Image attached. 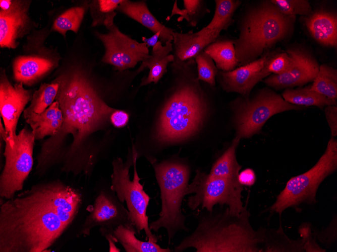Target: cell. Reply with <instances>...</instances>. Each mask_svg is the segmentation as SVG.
<instances>
[{
	"mask_svg": "<svg viewBox=\"0 0 337 252\" xmlns=\"http://www.w3.org/2000/svg\"><path fill=\"white\" fill-rule=\"evenodd\" d=\"M294 18L283 14L270 1L248 10L234 41L238 65L252 62L269 51L288 34Z\"/></svg>",
	"mask_w": 337,
	"mask_h": 252,
	"instance_id": "277c9868",
	"label": "cell"
},
{
	"mask_svg": "<svg viewBox=\"0 0 337 252\" xmlns=\"http://www.w3.org/2000/svg\"><path fill=\"white\" fill-rule=\"evenodd\" d=\"M250 215L246 206L239 216L232 215L228 207L221 213L209 212L174 250L193 247L197 252L263 251L266 229H253Z\"/></svg>",
	"mask_w": 337,
	"mask_h": 252,
	"instance_id": "3957f363",
	"label": "cell"
},
{
	"mask_svg": "<svg viewBox=\"0 0 337 252\" xmlns=\"http://www.w3.org/2000/svg\"><path fill=\"white\" fill-rule=\"evenodd\" d=\"M243 190L238 181L213 177L197 171L186 191V195L194 194L188 198L187 204L192 210L200 207L208 212L213 211L215 205H226L232 215L239 216L244 208Z\"/></svg>",
	"mask_w": 337,
	"mask_h": 252,
	"instance_id": "9c48e42d",
	"label": "cell"
},
{
	"mask_svg": "<svg viewBox=\"0 0 337 252\" xmlns=\"http://www.w3.org/2000/svg\"><path fill=\"white\" fill-rule=\"evenodd\" d=\"M30 125L35 140L57 134L63 123V116L59 103L54 101L40 114L31 113L25 118Z\"/></svg>",
	"mask_w": 337,
	"mask_h": 252,
	"instance_id": "7402d4cb",
	"label": "cell"
},
{
	"mask_svg": "<svg viewBox=\"0 0 337 252\" xmlns=\"http://www.w3.org/2000/svg\"><path fill=\"white\" fill-rule=\"evenodd\" d=\"M194 59L196 65L197 79L214 86L217 70L212 58L203 50L197 54Z\"/></svg>",
	"mask_w": 337,
	"mask_h": 252,
	"instance_id": "836d02e7",
	"label": "cell"
},
{
	"mask_svg": "<svg viewBox=\"0 0 337 252\" xmlns=\"http://www.w3.org/2000/svg\"><path fill=\"white\" fill-rule=\"evenodd\" d=\"M304 22L312 37L318 43L336 47L337 18L333 13L319 11L304 18Z\"/></svg>",
	"mask_w": 337,
	"mask_h": 252,
	"instance_id": "ffe728a7",
	"label": "cell"
},
{
	"mask_svg": "<svg viewBox=\"0 0 337 252\" xmlns=\"http://www.w3.org/2000/svg\"><path fill=\"white\" fill-rule=\"evenodd\" d=\"M238 179L242 185L250 186L253 185L256 181L255 174L253 170L247 169L239 174Z\"/></svg>",
	"mask_w": 337,
	"mask_h": 252,
	"instance_id": "ab89813d",
	"label": "cell"
},
{
	"mask_svg": "<svg viewBox=\"0 0 337 252\" xmlns=\"http://www.w3.org/2000/svg\"><path fill=\"white\" fill-rule=\"evenodd\" d=\"M154 169L160 188L161 209L159 218L149 224V228L156 232L165 228L170 243L178 231L188 230L181 206L189 185V170L184 164L172 161L156 164Z\"/></svg>",
	"mask_w": 337,
	"mask_h": 252,
	"instance_id": "8992f818",
	"label": "cell"
},
{
	"mask_svg": "<svg viewBox=\"0 0 337 252\" xmlns=\"http://www.w3.org/2000/svg\"><path fill=\"white\" fill-rule=\"evenodd\" d=\"M302 108L287 102L271 90L263 89L254 98H244L236 104V136L240 139L250 137L258 133L273 115Z\"/></svg>",
	"mask_w": 337,
	"mask_h": 252,
	"instance_id": "8fae6325",
	"label": "cell"
},
{
	"mask_svg": "<svg viewBox=\"0 0 337 252\" xmlns=\"http://www.w3.org/2000/svg\"><path fill=\"white\" fill-rule=\"evenodd\" d=\"M293 63L292 57L287 52H278L266 62L263 70L267 75L280 74L288 71Z\"/></svg>",
	"mask_w": 337,
	"mask_h": 252,
	"instance_id": "8d00e7d4",
	"label": "cell"
},
{
	"mask_svg": "<svg viewBox=\"0 0 337 252\" xmlns=\"http://www.w3.org/2000/svg\"><path fill=\"white\" fill-rule=\"evenodd\" d=\"M324 112L331 136L334 137L337 135V107L336 105L326 106Z\"/></svg>",
	"mask_w": 337,
	"mask_h": 252,
	"instance_id": "74e56055",
	"label": "cell"
},
{
	"mask_svg": "<svg viewBox=\"0 0 337 252\" xmlns=\"http://www.w3.org/2000/svg\"><path fill=\"white\" fill-rule=\"evenodd\" d=\"M278 52V50L268 51L247 64L228 72L220 71L219 75L222 88L226 91L238 93L245 99H248L254 87L267 76L263 70L265 63Z\"/></svg>",
	"mask_w": 337,
	"mask_h": 252,
	"instance_id": "2e32d148",
	"label": "cell"
},
{
	"mask_svg": "<svg viewBox=\"0 0 337 252\" xmlns=\"http://www.w3.org/2000/svg\"><path fill=\"white\" fill-rule=\"evenodd\" d=\"M240 140V138L235 137L230 147L213 164L209 175L238 181L241 166L237 161L236 150Z\"/></svg>",
	"mask_w": 337,
	"mask_h": 252,
	"instance_id": "4316f807",
	"label": "cell"
},
{
	"mask_svg": "<svg viewBox=\"0 0 337 252\" xmlns=\"http://www.w3.org/2000/svg\"><path fill=\"white\" fill-rule=\"evenodd\" d=\"M85 8L84 6L72 7L60 15L54 21L52 29L65 37L67 31L77 33L83 20Z\"/></svg>",
	"mask_w": 337,
	"mask_h": 252,
	"instance_id": "d6a6232c",
	"label": "cell"
},
{
	"mask_svg": "<svg viewBox=\"0 0 337 252\" xmlns=\"http://www.w3.org/2000/svg\"><path fill=\"white\" fill-rule=\"evenodd\" d=\"M304 238L291 240L279 229L265 231L263 251H303Z\"/></svg>",
	"mask_w": 337,
	"mask_h": 252,
	"instance_id": "f1b7e54d",
	"label": "cell"
},
{
	"mask_svg": "<svg viewBox=\"0 0 337 252\" xmlns=\"http://www.w3.org/2000/svg\"><path fill=\"white\" fill-rule=\"evenodd\" d=\"M107 29L106 33L95 32L105 49L102 58L103 63L122 71L135 67L149 57L148 47L144 42H139L122 32L115 24Z\"/></svg>",
	"mask_w": 337,
	"mask_h": 252,
	"instance_id": "7c38bea8",
	"label": "cell"
},
{
	"mask_svg": "<svg viewBox=\"0 0 337 252\" xmlns=\"http://www.w3.org/2000/svg\"><path fill=\"white\" fill-rule=\"evenodd\" d=\"M215 9L208 28L221 31L227 30L233 22V16L242 3L238 0H215Z\"/></svg>",
	"mask_w": 337,
	"mask_h": 252,
	"instance_id": "1f68e13d",
	"label": "cell"
},
{
	"mask_svg": "<svg viewBox=\"0 0 337 252\" xmlns=\"http://www.w3.org/2000/svg\"><path fill=\"white\" fill-rule=\"evenodd\" d=\"M53 63L41 57L20 56L13 65L14 77L18 82L31 83L51 70Z\"/></svg>",
	"mask_w": 337,
	"mask_h": 252,
	"instance_id": "cb8c5ba5",
	"label": "cell"
},
{
	"mask_svg": "<svg viewBox=\"0 0 337 252\" xmlns=\"http://www.w3.org/2000/svg\"><path fill=\"white\" fill-rule=\"evenodd\" d=\"M123 0H96L89 4L92 26L103 25L108 28L114 24L116 11Z\"/></svg>",
	"mask_w": 337,
	"mask_h": 252,
	"instance_id": "4dcf8cb0",
	"label": "cell"
},
{
	"mask_svg": "<svg viewBox=\"0 0 337 252\" xmlns=\"http://www.w3.org/2000/svg\"><path fill=\"white\" fill-rule=\"evenodd\" d=\"M337 169V140L331 138L324 153L307 172L290 179L277 196L270 211L280 215L289 207L316 203L317 190L322 181Z\"/></svg>",
	"mask_w": 337,
	"mask_h": 252,
	"instance_id": "ba28073f",
	"label": "cell"
},
{
	"mask_svg": "<svg viewBox=\"0 0 337 252\" xmlns=\"http://www.w3.org/2000/svg\"><path fill=\"white\" fill-rule=\"evenodd\" d=\"M56 79L59 89L55 101L59 103L64 121L57 134L42 145L37 158L45 163H52L61 157L62 146L69 134H72L73 140L64 152L65 160H71L86 150L88 136L115 110L101 98L83 70L75 68Z\"/></svg>",
	"mask_w": 337,
	"mask_h": 252,
	"instance_id": "7a4b0ae2",
	"label": "cell"
},
{
	"mask_svg": "<svg viewBox=\"0 0 337 252\" xmlns=\"http://www.w3.org/2000/svg\"><path fill=\"white\" fill-rule=\"evenodd\" d=\"M123 203L111 189L101 191L77 236L89 235L92 229L97 226L111 230L121 224L133 225L129 212Z\"/></svg>",
	"mask_w": 337,
	"mask_h": 252,
	"instance_id": "4fadbf2b",
	"label": "cell"
},
{
	"mask_svg": "<svg viewBox=\"0 0 337 252\" xmlns=\"http://www.w3.org/2000/svg\"><path fill=\"white\" fill-rule=\"evenodd\" d=\"M31 1H13L7 11H0V46L15 49L19 40L29 32L31 21L29 15Z\"/></svg>",
	"mask_w": 337,
	"mask_h": 252,
	"instance_id": "e0dca14e",
	"label": "cell"
},
{
	"mask_svg": "<svg viewBox=\"0 0 337 252\" xmlns=\"http://www.w3.org/2000/svg\"><path fill=\"white\" fill-rule=\"evenodd\" d=\"M220 32L206 26L197 32L182 33L174 31L172 33L174 61L182 62L194 59L208 45L215 41Z\"/></svg>",
	"mask_w": 337,
	"mask_h": 252,
	"instance_id": "ac0fdd59",
	"label": "cell"
},
{
	"mask_svg": "<svg viewBox=\"0 0 337 252\" xmlns=\"http://www.w3.org/2000/svg\"><path fill=\"white\" fill-rule=\"evenodd\" d=\"M100 232L109 233L115 242H119L127 252H170L169 248H163L156 242L143 241L135 236L137 231L133 225L121 224L113 229L100 228Z\"/></svg>",
	"mask_w": 337,
	"mask_h": 252,
	"instance_id": "603a6c76",
	"label": "cell"
},
{
	"mask_svg": "<svg viewBox=\"0 0 337 252\" xmlns=\"http://www.w3.org/2000/svg\"><path fill=\"white\" fill-rule=\"evenodd\" d=\"M203 51L212 58L216 67L222 71H232L239 64L234 41L231 40L217 39Z\"/></svg>",
	"mask_w": 337,
	"mask_h": 252,
	"instance_id": "d4e9b609",
	"label": "cell"
},
{
	"mask_svg": "<svg viewBox=\"0 0 337 252\" xmlns=\"http://www.w3.org/2000/svg\"><path fill=\"white\" fill-rule=\"evenodd\" d=\"M172 51V42H166L163 44L161 41H158L152 47L151 54L142 62L137 69V73L145 68L149 69L148 76L142 79L140 86L151 82L157 83L166 73L168 64L174 61Z\"/></svg>",
	"mask_w": 337,
	"mask_h": 252,
	"instance_id": "44dd1931",
	"label": "cell"
},
{
	"mask_svg": "<svg viewBox=\"0 0 337 252\" xmlns=\"http://www.w3.org/2000/svg\"><path fill=\"white\" fill-rule=\"evenodd\" d=\"M137 158L138 153L133 146L125 162L120 157L113 160L110 188L122 203L126 202L138 234L144 230L148 241L157 242L158 238L149 228L146 211L150 198L140 183L136 168Z\"/></svg>",
	"mask_w": 337,
	"mask_h": 252,
	"instance_id": "52a82bcc",
	"label": "cell"
},
{
	"mask_svg": "<svg viewBox=\"0 0 337 252\" xmlns=\"http://www.w3.org/2000/svg\"><path fill=\"white\" fill-rule=\"evenodd\" d=\"M198 80L196 78L181 81L165 102L156 134L160 142L184 140L198 129L207 110Z\"/></svg>",
	"mask_w": 337,
	"mask_h": 252,
	"instance_id": "5b68a950",
	"label": "cell"
},
{
	"mask_svg": "<svg viewBox=\"0 0 337 252\" xmlns=\"http://www.w3.org/2000/svg\"><path fill=\"white\" fill-rule=\"evenodd\" d=\"M161 33L158 32L156 34H154L153 36L149 38H146L145 37H142L143 42L146 43L147 46L149 48V47L154 46L157 42L158 41V39L160 36Z\"/></svg>",
	"mask_w": 337,
	"mask_h": 252,
	"instance_id": "60d3db41",
	"label": "cell"
},
{
	"mask_svg": "<svg viewBox=\"0 0 337 252\" xmlns=\"http://www.w3.org/2000/svg\"><path fill=\"white\" fill-rule=\"evenodd\" d=\"M59 89V83L57 79L50 83H42L34 92L30 105L24 111V118L32 113L40 114L45 111L54 102Z\"/></svg>",
	"mask_w": 337,
	"mask_h": 252,
	"instance_id": "83f0119b",
	"label": "cell"
},
{
	"mask_svg": "<svg viewBox=\"0 0 337 252\" xmlns=\"http://www.w3.org/2000/svg\"><path fill=\"white\" fill-rule=\"evenodd\" d=\"M203 2L200 0H184V9L180 10L177 6V1H175L171 17L179 15L180 17L178 20L185 19L192 26L195 27L197 23V17L201 11Z\"/></svg>",
	"mask_w": 337,
	"mask_h": 252,
	"instance_id": "d590c367",
	"label": "cell"
},
{
	"mask_svg": "<svg viewBox=\"0 0 337 252\" xmlns=\"http://www.w3.org/2000/svg\"><path fill=\"white\" fill-rule=\"evenodd\" d=\"M270 2L283 14L287 16L295 17L296 15H300L307 17L313 13L308 1L271 0Z\"/></svg>",
	"mask_w": 337,
	"mask_h": 252,
	"instance_id": "e575fe53",
	"label": "cell"
},
{
	"mask_svg": "<svg viewBox=\"0 0 337 252\" xmlns=\"http://www.w3.org/2000/svg\"><path fill=\"white\" fill-rule=\"evenodd\" d=\"M310 89L334 101L337 100V70L326 64L319 66Z\"/></svg>",
	"mask_w": 337,
	"mask_h": 252,
	"instance_id": "f546056e",
	"label": "cell"
},
{
	"mask_svg": "<svg viewBox=\"0 0 337 252\" xmlns=\"http://www.w3.org/2000/svg\"><path fill=\"white\" fill-rule=\"evenodd\" d=\"M286 52L293 59L291 67L284 73L271 75L264 80V82L269 87L279 89H292L313 81L319 68L314 58L305 50L299 48H290Z\"/></svg>",
	"mask_w": 337,
	"mask_h": 252,
	"instance_id": "9a60e30c",
	"label": "cell"
},
{
	"mask_svg": "<svg viewBox=\"0 0 337 252\" xmlns=\"http://www.w3.org/2000/svg\"><path fill=\"white\" fill-rule=\"evenodd\" d=\"M109 120L115 127H123L128 122L129 115L124 111L115 109L111 113Z\"/></svg>",
	"mask_w": 337,
	"mask_h": 252,
	"instance_id": "f35d334b",
	"label": "cell"
},
{
	"mask_svg": "<svg viewBox=\"0 0 337 252\" xmlns=\"http://www.w3.org/2000/svg\"><path fill=\"white\" fill-rule=\"evenodd\" d=\"M282 97L287 102L299 106H317L320 108L328 105H336V101L310 89V86L295 89H286Z\"/></svg>",
	"mask_w": 337,
	"mask_h": 252,
	"instance_id": "484cf974",
	"label": "cell"
},
{
	"mask_svg": "<svg viewBox=\"0 0 337 252\" xmlns=\"http://www.w3.org/2000/svg\"><path fill=\"white\" fill-rule=\"evenodd\" d=\"M35 137L32 131L22 129L14 138L12 144L5 139V164L0 177V196L10 199L22 190L25 181L33 165Z\"/></svg>",
	"mask_w": 337,
	"mask_h": 252,
	"instance_id": "30bf717a",
	"label": "cell"
},
{
	"mask_svg": "<svg viewBox=\"0 0 337 252\" xmlns=\"http://www.w3.org/2000/svg\"><path fill=\"white\" fill-rule=\"evenodd\" d=\"M22 82L13 85L9 80L4 70L0 79V111L4 127L13 143L16 135L17 124L26 105L31 101L33 93L27 90Z\"/></svg>",
	"mask_w": 337,
	"mask_h": 252,
	"instance_id": "5bb4252c",
	"label": "cell"
},
{
	"mask_svg": "<svg viewBox=\"0 0 337 252\" xmlns=\"http://www.w3.org/2000/svg\"><path fill=\"white\" fill-rule=\"evenodd\" d=\"M117 11L140 23L154 34L160 32L159 41L163 44L172 42V33L174 30L162 25L157 20L149 11L145 1L123 0Z\"/></svg>",
	"mask_w": 337,
	"mask_h": 252,
	"instance_id": "d6986e66",
	"label": "cell"
},
{
	"mask_svg": "<svg viewBox=\"0 0 337 252\" xmlns=\"http://www.w3.org/2000/svg\"><path fill=\"white\" fill-rule=\"evenodd\" d=\"M80 192L60 180L38 184L1 203L0 252H43L76 216Z\"/></svg>",
	"mask_w": 337,
	"mask_h": 252,
	"instance_id": "6da1fadb",
	"label": "cell"
}]
</instances>
